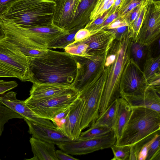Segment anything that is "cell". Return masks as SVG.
Wrapping results in <instances>:
<instances>
[{
	"mask_svg": "<svg viewBox=\"0 0 160 160\" xmlns=\"http://www.w3.org/2000/svg\"><path fill=\"white\" fill-rule=\"evenodd\" d=\"M27 57L29 71L28 82L73 85L77 68L72 55L65 51L48 49L38 56Z\"/></svg>",
	"mask_w": 160,
	"mask_h": 160,
	"instance_id": "6da1fadb",
	"label": "cell"
},
{
	"mask_svg": "<svg viewBox=\"0 0 160 160\" xmlns=\"http://www.w3.org/2000/svg\"><path fill=\"white\" fill-rule=\"evenodd\" d=\"M54 0H15L0 15V20L23 27L47 26L53 24Z\"/></svg>",
	"mask_w": 160,
	"mask_h": 160,
	"instance_id": "7a4b0ae2",
	"label": "cell"
},
{
	"mask_svg": "<svg viewBox=\"0 0 160 160\" xmlns=\"http://www.w3.org/2000/svg\"><path fill=\"white\" fill-rule=\"evenodd\" d=\"M1 22L7 39L22 52L28 49L47 50L50 41L68 32L53 23L47 26L27 27Z\"/></svg>",
	"mask_w": 160,
	"mask_h": 160,
	"instance_id": "3957f363",
	"label": "cell"
},
{
	"mask_svg": "<svg viewBox=\"0 0 160 160\" xmlns=\"http://www.w3.org/2000/svg\"><path fill=\"white\" fill-rule=\"evenodd\" d=\"M131 40L129 34L122 39H115L112 43L116 58L113 63L105 67L107 68V77L100 101L99 115L114 101L121 97L120 80L125 67L131 57L129 48Z\"/></svg>",
	"mask_w": 160,
	"mask_h": 160,
	"instance_id": "277c9868",
	"label": "cell"
},
{
	"mask_svg": "<svg viewBox=\"0 0 160 160\" xmlns=\"http://www.w3.org/2000/svg\"><path fill=\"white\" fill-rule=\"evenodd\" d=\"M159 130L160 112L143 107H132L129 118L115 145H133Z\"/></svg>",
	"mask_w": 160,
	"mask_h": 160,
	"instance_id": "5b68a950",
	"label": "cell"
},
{
	"mask_svg": "<svg viewBox=\"0 0 160 160\" xmlns=\"http://www.w3.org/2000/svg\"><path fill=\"white\" fill-rule=\"evenodd\" d=\"M104 61L93 79L79 92V97L84 101L80 125L82 131L92 125L99 115L100 101L107 77Z\"/></svg>",
	"mask_w": 160,
	"mask_h": 160,
	"instance_id": "8992f818",
	"label": "cell"
},
{
	"mask_svg": "<svg viewBox=\"0 0 160 160\" xmlns=\"http://www.w3.org/2000/svg\"><path fill=\"white\" fill-rule=\"evenodd\" d=\"M79 96V92L73 86L55 96L42 98L29 97L24 101L38 116L51 121L57 114L72 106Z\"/></svg>",
	"mask_w": 160,
	"mask_h": 160,
	"instance_id": "52a82bcc",
	"label": "cell"
},
{
	"mask_svg": "<svg viewBox=\"0 0 160 160\" xmlns=\"http://www.w3.org/2000/svg\"><path fill=\"white\" fill-rule=\"evenodd\" d=\"M0 68L22 81L29 78L27 57L9 42L5 35L0 37Z\"/></svg>",
	"mask_w": 160,
	"mask_h": 160,
	"instance_id": "ba28073f",
	"label": "cell"
},
{
	"mask_svg": "<svg viewBox=\"0 0 160 160\" xmlns=\"http://www.w3.org/2000/svg\"><path fill=\"white\" fill-rule=\"evenodd\" d=\"M160 1L149 0L147 11L137 41L145 47H149L159 38Z\"/></svg>",
	"mask_w": 160,
	"mask_h": 160,
	"instance_id": "9c48e42d",
	"label": "cell"
},
{
	"mask_svg": "<svg viewBox=\"0 0 160 160\" xmlns=\"http://www.w3.org/2000/svg\"><path fill=\"white\" fill-rule=\"evenodd\" d=\"M117 138L113 130L98 138L83 140L60 142L56 145L61 150L72 155H82L110 148Z\"/></svg>",
	"mask_w": 160,
	"mask_h": 160,
	"instance_id": "30bf717a",
	"label": "cell"
},
{
	"mask_svg": "<svg viewBox=\"0 0 160 160\" xmlns=\"http://www.w3.org/2000/svg\"><path fill=\"white\" fill-rule=\"evenodd\" d=\"M108 52L101 55H73L77 64V74L73 84L79 92L96 75Z\"/></svg>",
	"mask_w": 160,
	"mask_h": 160,
	"instance_id": "8fae6325",
	"label": "cell"
},
{
	"mask_svg": "<svg viewBox=\"0 0 160 160\" xmlns=\"http://www.w3.org/2000/svg\"><path fill=\"white\" fill-rule=\"evenodd\" d=\"M147 86L143 78L142 71L131 57L121 77L119 87L121 97L138 94L143 91Z\"/></svg>",
	"mask_w": 160,
	"mask_h": 160,
	"instance_id": "7c38bea8",
	"label": "cell"
},
{
	"mask_svg": "<svg viewBox=\"0 0 160 160\" xmlns=\"http://www.w3.org/2000/svg\"><path fill=\"white\" fill-rule=\"evenodd\" d=\"M16 95L14 92H8L0 96V103L19 114L24 119L46 126L57 128L51 120L38 116L28 107L24 101L17 99Z\"/></svg>",
	"mask_w": 160,
	"mask_h": 160,
	"instance_id": "4fadbf2b",
	"label": "cell"
},
{
	"mask_svg": "<svg viewBox=\"0 0 160 160\" xmlns=\"http://www.w3.org/2000/svg\"><path fill=\"white\" fill-rule=\"evenodd\" d=\"M54 0L55 5L52 18V23L68 32L81 0Z\"/></svg>",
	"mask_w": 160,
	"mask_h": 160,
	"instance_id": "5bb4252c",
	"label": "cell"
},
{
	"mask_svg": "<svg viewBox=\"0 0 160 160\" xmlns=\"http://www.w3.org/2000/svg\"><path fill=\"white\" fill-rule=\"evenodd\" d=\"M84 100L79 97L71 106L68 116L59 129L71 141L76 140L82 132L80 128Z\"/></svg>",
	"mask_w": 160,
	"mask_h": 160,
	"instance_id": "9a60e30c",
	"label": "cell"
},
{
	"mask_svg": "<svg viewBox=\"0 0 160 160\" xmlns=\"http://www.w3.org/2000/svg\"><path fill=\"white\" fill-rule=\"evenodd\" d=\"M160 86H147L142 92L122 97L132 107H141L160 112Z\"/></svg>",
	"mask_w": 160,
	"mask_h": 160,
	"instance_id": "2e32d148",
	"label": "cell"
},
{
	"mask_svg": "<svg viewBox=\"0 0 160 160\" xmlns=\"http://www.w3.org/2000/svg\"><path fill=\"white\" fill-rule=\"evenodd\" d=\"M114 34L109 30L101 29L81 41L88 46L84 55H101L108 52L115 39Z\"/></svg>",
	"mask_w": 160,
	"mask_h": 160,
	"instance_id": "e0dca14e",
	"label": "cell"
},
{
	"mask_svg": "<svg viewBox=\"0 0 160 160\" xmlns=\"http://www.w3.org/2000/svg\"><path fill=\"white\" fill-rule=\"evenodd\" d=\"M24 120L28 126V132L34 138L54 145L71 141L58 129L42 125L27 119Z\"/></svg>",
	"mask_w": 160,
	"mask_h": 160,
	"instance_id": "ac0fdd59",
	"label": "cell"
},
{
	"mask_svg": "<svg viewBox=\"0 0 160 160\" xmlns=\"http://www.w3.org/2000/svg\"><path fill=\"white\" fill-rule=\"evenodd\" d=\"M160 56L152 57L150 47L145 62L143 76L147 86H160Z\"/></svg>",
	"mask_w": 160,
	"mask_h": 160,
	"instance_id": "d6986e66",
	"label": "cell"
},
{
	"mask_svg": "<svg viewBox=\"0 0 160 160\" xmlns=\"http://www.w3.org/2000/svg\"><path fill=\"white\" fill-rule=\"evenodd\" d=\"M98 0H81L68 32L83 28L90 21L91 13Z\"/></svg>",
	"mask_w": 160,
	"mask_h": 160,
	"instance_id": "ffe728a7",
	"label": "cell"
},
{
	"mask_svg": "<svg viewBox=\"0 0 160 160\" xmlns=\"http://www.w3.org/2000/svg\"><path fill=\"white\" fill-rule=\"evenodd\" d=\"M33 157V160H58L56 153L55 145L33 137L29 140Z\"/></svg>",
	"mask_w": 160,
	"mask_h": 160,
	"instance_id": "44dd1931",
	"label": "cell"
},
{
	"mask_svg": "<svg viewBox=\"0 0 160 160\" xmlns=\"http://www.w3.org/2000/svg\"><path fill=\"white\" fill-rule=\"evenodd\" d=\"M74 86L56 83H33L30 90V98H42L59 94Z\"/></svg>",
	"mask_w": 160,
	"mask_h": 160,
	"instance_id": "7402d4cb",
	"label": "cell"
},
{
	"mask_svg": "<svg viewBox=\"0 0 160 160\" xmlns=\"http://www.w3.org/2000/svg\"><path fill=\"white\" fill-rule=\"evenodd\" d=\"M132 111V107L124 98L121 97L117 99L116 123L113 130L117 140L120 138Z\"/></svg>",
	"mask_w": 160,
	"mask_h": 160,
	"instance_id": "603a6c76",
	"label": "cell"
},
{
	"mask_svg": "<svg viewBox=\"0 0 160 160\" xmlns=\"http://www.w3.org/2000/svg\"><path fill=\"white\" fill-rule=\"evenodd\" d=\"M117 102V99L112 102L90 127L106 126L113 130L116 123Z\"/></svg>",
	"mask_w": 160,
	"mask_h": 160,
	"instance_id": "cb8c5ba5",
	"label": "cell"
},
{
	"mask_svg": "<svg viewBox=\"0 0 160 160\" xmlns=\"http://www.w3.org/2000/svg\"><path fill=\"white\" fill-rule=\"evenodd\" d=\"M78 30L71 31L57 37L48 43V48L64 49L67 46L75 41L74 37Z\"/></svg>",
	"mask_w": 160,
	"mask_h": 160,
	"instance_id": "d4e9b609",
	"label": "cell"
},
{
	"mask_svg": "<svg viewBox=\"0 0 160 160\" xmlns=\"http://www.w3.org/2000/svg\"><path fill=\"white\" fill-rule=\"evenodd\" d=\"M149 0H145L144 4L138 14L134 21L128 26L129 33L131 40L135 41L138 35L142 23L145 17Z\"/></svg>",
	"mask_w": 160,
	"mask_h": 160,
	"instance_id": "484cf974",
	"label": "cell"
},
{
	"mask_svg": "<svg viewBox=\"0 0 160 160\" xmlns=\"http://www.w3.org/2000/svg\"><path fill=\"white\" fill-rule=\"evenodd\" d=\"M112 129L103 126L90 127L87 130L81 132L76 140H83L94 138L104 136Z\"/></svg>",
	"mask_w": 160,
	"mask_h": 160,
	"instance_id": "4316f807",
	"label": "cell"
},
{
	"mask_svg": "<svg viewBox=\"0 0 160 160\" xmlns=\"http://www.w3.org/2000/svg\"><path fill=\"white\" fill-rule=\"evenodd\" d=\"M14 118L24 119L19 114L0 103V137L3 131L4 124L9 120Z\"/></svg>",
	"mask_w": 160,
	"mask_h": 160,
	"instance_id": "83f0119b",
	"label": "cell"
},
{
	"mask_svg": "<svg viewBox=\"0 0 160 160\" xmlns=\"http://www.w3.org/2000/svg\"><path fill=\"white\" fill-rule=\"evenodd\" d=\"M116 0H98L90 17V21L94 20L108 10Z\"/></svg>",
	"mask_w": 160,
	"mask_h": 160,
	"instance_id": "f1b7e54d",
	"label": "cell"
},
{
	"mask_svg": "<svg viewBox=\"0 0 160 160\" xmlns=\"http://www.w3.org/2000/svg\"><path fill=\"white\" fill-rule=\"evenodd\" d=\"M145 0H122L118 10V18L123 19L133 9Z\"/></svg>",
	"mask_w": 160,
	"mask_h": 160,
	"instance_id": "f546056e",
	"label": "cell"
},
{
	"mask_svg": "<svg viewBox=\"0 0 160 160\" xmlns=\"http://www.w3.org/2000/svg\"><path fill=\"white\" fill-rule=\"evenodd\" d=\"M160 132L149 145L145 160H160Z\"/></svg>",
	"mask_w": 160,
	"mask_h": 160,
	"instance_id": "4dcf8cb0",
	"label": "cell"
},
{
	"mask_svg": "<svg viewBox=\"0 0 160 160\" xmlns=\"http://www.w3.org/2000/svg\"><path fill=\"white\" fill-rule=\"evenodd\" d=\"M145 47L137 41L131 40L130 41L129 48L130 55L132 56L131 58L139 65L144 56Z\"/></svg>",
	"mask_w": 160,
	"mask_h": 160,
	"instance_id": "1f68e13d",
	"label": "cell"
},
{
	"mask_svg": "<svg viewBox=\"0 0 160 160\" xmlns=\"http://www.w3.org/2000/svg\"><path fill=\"white\" fill-rule=\"evenodd\" d=\"M114 155L112 160H129L130 146H117L110 147Z\"/></svg>",
	"mask_w": 160,
	"mask_h": 160,
	"instance_id": "d6a6232c",
	"label": "cell"
},
{
	"mask_svg": "<svg viewBox=\"0 0 160 160\" xmlns=\"http://www.w3.org/2000/svg\"><path fill=\"white\" fill-rule=\"evenodd\" d=\"M88 46L81 41L72 43L66 47L65 51L72 55H84Z\"/></svg>",
	"mask_w": 160,
	"mask_h": 160,
	"instance_id": "836d02e7",
	"label": "cell"
},
{
	"mask_svg": "<svg viewBox=\"0 0 160 160\" xmlns=\"http://www.w3.org/2000/svg\"><path fill=\"white\" fill-rule=\"evenodd\" d=\"M108 10L94 20L89 22L84 27L88 30L91 35L95 33L97 28L101 26L108 16Z\"/></svg>",
	"mask_w": 160,
	"mask_h": 160,
	"instance_id": "e575fe53",
	"label": "cell"
},
{
	"mask_svg": "<svg viewBox=\"0 0 160 160\" xmlns=\"http://www.w3.org/2000/svg\"><path fill=\"white\" fill-rule=\"evenodd\" d=\"M145 1V0L141 4L133 9L123 19L128 23V26L131 25L134 21L138 14L143 6Z\"/></svg>",
	"mask_w": 160,
	"mask_h": 160,
	"instance_id": "d590c367",
	"label": "cell"
},
{
	"mask_svg": "<svg viewBox=\"0 0 160 160\" xmlns=\"http://www.w3.org/2000/svg\"><path fill=\"white\" fill-rule=\"evenodd\" d=\"M18 86L15 81H5L0 80V95L3 94Z\"/></svg>",
	"mask_w": 160,
	"mask_h": 160,
	"instance_id": "8d00e7d4",
	"label": "cell"
},
{
	"mask_svg": "<svg viewBox=\"0 0 160 160\" xmlns=\"http://www.w3.org/2000/svg\"><path fill=\"white\" fill-rule=\"evenodd\" d=\"M109 30L114 34L115 39H118L125 38L129 33V30L128 26H123Z\"/></svg>",
	"mask_w": 160,
	"mask_h": 160,
	"instance_id": "74e56055",
	"label": "cell"
},
{
	"mask_svg": "<svg viewBox=\"0 0 160 160\" xmlns=\"http://www.w3.org/2000/svg\"><path fill=\"white\" fill-rule=\"evenodd\" d=\"M90 35V32L88 30L84 28H81L76 33L74 37L75 41L72 43L84 40Z\"/></svg>",
	"mask_w": 160,
	"mask_h": 160,
	"instance_id": "f35d334b",
	"label": "cell"
},
{
	"mask_svg": "<svg viewBox=\"0 0 160 160\" xmlns=\"http://www.w3.org/2000/svg\"><path fill=\"white\" fill-rule=\"evenodd\" d=\"M118 17V11L117 10L108 16L102 24L97 28L95 33L101 29H105L107 26L115 20Z\"/></svg>",
	"mask_w": 160,
	"mask_h": 160,
	"instance_id": "ab89813d",
	"label": "cell"
},
{
	"mask_svg": "<svg viewBox=\"0 0 160 160\" xmlns=\"http://www.w3.org/2000/svg\"><path fill=\"white\" fill-rule=\"evenodd\" d=\"M125 26H128V24L124 19L118 18L107 26L105 29L110 30Z\"/></svg>",
	"mask_w": 160,
	"mask_h": 160,
	"instance_id": "60d3db41",
	"label": "cell"
},
{
	"mask_svg": "<svg viewBox=\"0 0 160 160\" xmlns=\"http://www.w3.org/2000/svg\"><path fill=\"white\" fill-rule=\"evenodd\" d=\"M56 153L58 160H78V159L74 158L70 154L67 153L61 150H56Z\"/></svg>",
	"mask_w": 160,
	"mask_h": 160,
	"instance_id": "b9f144b4",
	"label": "cell"
},
{
	"mask_svg": "<svg viewBox=\"0 0 160 160\" xmlns=\"http://www.w3.org/2000/svg\"><path fill=\"white\" fill-rule=\"evenodd\" d=\"M122 0H116L114 4L108 10V16L117 11Z\"/></svg>",
	"mask_w": 160,
	"mask_h": 160,
	"instance_id": "7bdbcfd3",
	"label": "cell"
},
{
	"mask_svg": "<svg viewBox=\"0 0 160 160\" xmlns=\"http://www.w3.org/2000/svg\"><path fill=\"white\" fill-rule=\"evenodd\" d=\"M15 0H0V15L8 5Z\"/></svg>",
	"mask_w": 160,
	"mask_h": 160,
	"instance_id": "ee69618b",
	"label": "cell"
},
{
	"mask_svg": "<svg viewBox=\"0 0 160 160\" xmlns=\"http://www.w3.org/2000/svg\"><path fill=\"white\" fill-rule=\"evenodd\" d=\"M15 78V76L10 72L0 68V78Z\"/></svg>",
	"mask_w": 160,
	"mask_h": 160,
	"instance_id": "f6af8a7d",
	"label": "cell"
},
{
	"mask_svg": "<svg viewBox=\"0 0 160 160\" xmlns=\"http://www.w3.org/2000/svg\"><path fill=\"white\" fill-rule=\"evenodd\" d=\"M137 160V158L134 151L132 145L130 146L129 160Z\"/></svg>",
	"mask_w": 160,
	"mask_h": 160,
	"instance_id": "bcb514c9",
	"label": "cell"
},
{
	"mask_svg": "<svg viewBox=\"0 0 160 160\" xmlns=\"http://www.w3.org/2000/svg\"><path fill=\"white\" fill-rule=\"evenodd\" d=\"M5 35L2 22L0 20V37Z\"/></svg>",
	"mask_w": 160,
	"mask_h": 160,
	"instance_id": "7dc6e473",
	"label": "cell"
},
{
	"mask_svg": "<svg viewBox=\"0 0 160 160\" xmlns=\"http://www.w3.org/2000/svg\"></svg>",
	"mask_w": 160,
	"mask_h": 160,
	"instance_id": "c3c4849f",
	"label": "cell"
}]
</instances>
